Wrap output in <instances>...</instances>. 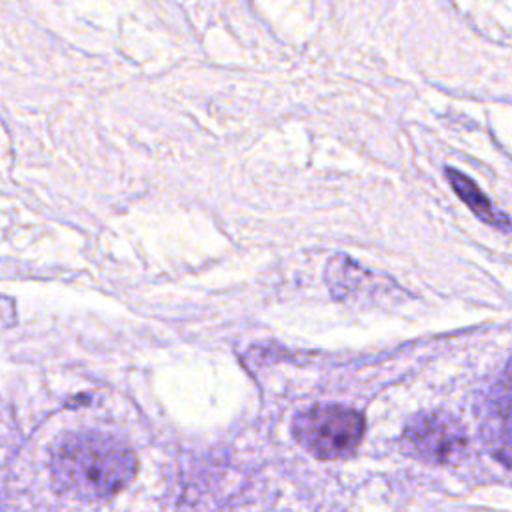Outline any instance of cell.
<instances>
[{"mask_svg":"<svg viewBox=\"0 0 512 512\" xmlns=\"http://www.w3.org/2000/svg\"><path fill=\"white\" fill-rule=\"evenodd\" d=\"M402 450L426 464H458L466 454L462 424L444 412L414 414L402 432Z\"/></svg>","mask_w":512,"mask_h":512,"instance_id":"obj_3","label":"cell"},{"mask_svg":"<svg viewBox=\"0 0 512 512\" xmlns=\"http://www.w3.org/2000/svg\"><path fill=\"white\" fill-rule=\"evenodd\" d=\"M444 174H446L450 186L454 188V192L458 194V198L474 212L476 218H480L482 222H486L498 230H504V232L512 230L510 218L492 206L488 196L474 184V180L470 176L462 174L456 168H448V166L444 168Z\"/></svg>","mask_w":512,"mask_h":512,"instance_id":"obj_5","label":"cell"},{"mask_svg":"<svg viewBox=\"0 0 512 512\" xmlns=\"http://www.w3.org/2000/svg\"><path fill=\"white\" fill-rule=\"evenodd\" d=\"M296 442L320 460L348 458L364 436L360 412L340 404H316L296 414L292 422Z\"/></svg>","mask_w":512,"mask_h":512,"instance_id":"obj_2","label":"cell"},{"mask_svg":"<svg viewBox=\"0 0 512 512\" xmlns=\"http://www.w3.org/2000/svg\"><path fill=\"white\" fill-rule=\"evenodd\" d=\"M54 488L76 500H102L124 490L138 472V458L122 440L100 432L62 436L50 458Z\"/></svg>","mask_w":512,"mask_h":512,"instance_id":"obj_1","label":"cell"},{"mask_svg":"<svg viewBox=\"0 0 512 512\" xmlns=\"http://www.w3.org/2000/svg\"><path fill=\"white\" fill-rule=\"evenodd\" d=\"M486 438L494 454L512 462V358L490 394Z\"/></svg>","mask_w":512,"mask_h":512,"instance_id":"obj_4","label":"cell"}]
</instances>
